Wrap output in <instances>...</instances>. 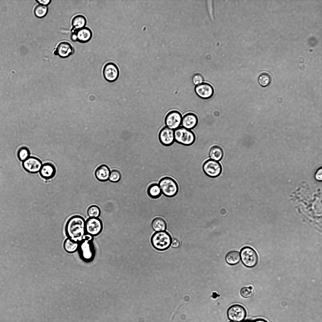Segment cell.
Segmentation results:
<instances>
[{
	"mask_svg": "<svg viewBox=\"0 0 322 322\" xmlns=\"http://www.w3.org/2000/svg\"><path fill=\"white\" fill-rule=\"evenodd\" d=\"M42 163L38 158L30 156L22 162V166L24 169L28 173L36 174L39 172Z\"/></svg>",
	"mask_w": 322,
	"mask_h": 322,
	"instance_id": "cell-11",
	"label": "cell"
},
{
	"mask_svg": "<svg viewBox=\"0 0 322 322\" xmlns=\"http://www.w3.org/2000/svg\"><path fill=\"white\" fill-rule=\"evenodd\" d=\"M121 178V174L119 171L117 170L114 169L111 172L109 179L110 181L114 182H118Z\"/></svg>",
	"mask_w": 322,
	"mask_h": 322,
	"instance_id": "cell-31",
	"label": "cell"
},
{
	"mask_svg": "<svg viewBox=\"0 0 322 322\" xmlns=\"http://www.w3.org/2000/svg\"><path fill=\"white\" fill-rule=\"evenodd\" d=\"M240 255L242 263L247 267H253L258 263V254L251 247H246L242 248Z\"/></svg>",
	"mask_w": 322,
	"mask_h": 322,
	"instance_id": "cell-6",
	"label": "cell"
},
{
	"mask_svg": "<svg viewBox=\"0 0 322 322\" xmlns=\"http://www.w3.org/2000/svg\"><path fill=\"white\" fill-rule=\"evenodd\" d=\"M271 78L270 75L268 73H261L258 78V82L262 87H265L268 86L271 82Z\"/></svg>",
	"mask_w": 322,
	"mask_h": 322,
	"instance_id": "cell-29",
	"label": "cell"
},
{
	"mask_svg": "<svg viewBox=\"0 0 322 322\" xmlns=\"http://www.w3.org/2000/svg\"><path fill=\"white\" fill-rule=\"evenodd\" d=\"M158 184L162 193L165 196L172 197L175 196L179 191V186L176 181L172 178L164 176L159 180Z\"/></svg>",
	"mask_w": 322,
	"mask_h": 322,
	"instance_id": "cell-4",
	"label": "cell"
},
{
	"mask_svg": "<svg viewBox=\"0 0 322 322\" xmlns=\"http://www.w3.org/2000/svg\"><path fill=\"white\" fill-rule=\"evenodd\" d=\"M104 78L109 82L116 80L119 75V70L117 66L113 62H108L104 66L103 69Z\"/></svg>",
	"mask_w": 322,
	"mask_h": 322,
	"instance_id": "cell-12",
	"label": "cell"
},
{
	"mask_svg": "<svg viewBox=\"0 0 322 322\" xmlns=\"http://www.w3.org/2000/svg\"><path fill=\"white\" fill-rule=\"evenodd\" d=\"M158 138L160 143L164 146L172 145L175 142L174 130L166 126L164 127L159 132Z\"/></svg>",
	"mask_w": 322,
	"mask_h": 322,
	"instance_id": "cell-13",
	"label": "cell"
},
{
	"mask_svg": "<svg viewBox=\"0 0 322 322\" xmlns=\"http://www.w3.org/2000/svg\"><path fill=\"white\" fill-rule=\"evenodd\" d=\"M151 225L153 229L156 232L165 231L167 227L165 220L160 217L154 218L152 221Z\"/></svg>",
	"mask_w": 322,
	"mask_h": 322,
	"instance_id": "cell-21",
	"label": "cell"
},
{
	"mask_svg": "<svg viewBox=\"0 0 322 322\" xmlns=\"http://www.w3.org/2000/svg\"><path fill=\"white\" fill-rule=\"evenodd\" d=\"M244 322H251L250 321H245Z\"/></svg>",
	"mask_w": 322,
	"mask_h": 322,
	"instance_id": "cell-39",
	"label": "cell"
},
{
	"mask_svg": "<svg viewBox=\"0 0 322 322\" xmlns=\"http://www.w3.org/2000/svg\"><path fill=\"white\" fill-rule=\"evenodd\" d=\"M36 2H37L38 3H39V4H42V5H47L49 4L51 2V0H36Z\"/></svg>",
	"mask_w": 322,
	"mask_h": 322,
	"instance_id": "cell-36",
	"label": "cell"
},
{
	"mask_svg": "<svg viewBox=\"0 0 322 322\" xmlns=\"http://www.w3.org/2000/svg\"><path fill=\"white\" fill-rule=\"evenodd\" d=\"M197 95L203 99H208L213 95L214 90L212 86L207 83H202L197 85L195 88Z\"/></svg>",
	"mask_w": 322,
	"mask_h": 322,
	"instance_id": "cell-15",
	"label": "cell"
},
{
	"mask_svg": "<svg viewBox=\"0 0 322 322\" xmlns=\"http://www.w3.org/2000/svg\"><path fill=\"white\" fill-rule=\"evenodd\" d=\"M93 239V237L86 234L79 242L78 251L80 258L84 261H89L95 256Z\"/></svg>",
	"mask_w": 322,
	"mask_h": 322,
	"instance_id": "cell-2",
	"label": "cell"
},
{
	"mask_svg": "<svg viewBox=\"0 0 322 322\" xmlns=\"http://www.w3.org/2000/svg\"><path fill=\"white\" fill-rule=\"evenodd\" d=\"M172 239L170 234L167 231H157L151 236V242L155 249L164 251L168 249L171 246Z\"/></svg>",
	"mask_w": 322,
	"mask_h": 322,
	"instance_id": "cell-3",
	"label": "cell"
},
{
	"mask_svg": "<svg viewBox=\"0 0 322 322\" xmlns=\"http://www.w3.org/2000/svg\"><path fill=\"white\" fill-rule=\"evenodd\" d=\"M86 17L81 14H78L72 19L71 24L73 31H76L85 27L86 24Z\"/></svg>",
	"mask_w": 322,
	"mask_h": 322,
	"instance_id": "cell-20",
	"label": "cell"
},
{
	"mask_svg": "<svg viewBox=\"0 0 322 322\" xmlns=\"http://www.w3.org/2000/svg\"><path fill=\"white\" fill-rule=\"evenodd\" d=\"M17 155L19 160L22 162L30 156V150L26 147H22L18 149Z\"/></svg>",
	"mask_w": 322,
	"mask_h": 322,
	"instance_id": "cell-27",
	"label": "cell"
},
{
	"mask_svg": "<svg viewBox=\"0 0 322 322\" xmlns=\"http://www.w3.org/2000/svg\"><path fill=\"white\" fill-rule=\"evenodd\" d=\"M182 305V304H180L179 305H178V306L175 309V311L171 315V318L172 319H173L174 318L175 314H176V313H177L178 312L179 310L180 309Z\"/></svg>",
	"mask_w": 322,
	"mask_h": 322,
	"instance_id": "cell-35",
	"label": "cell"
},
{
	"mask_svg": "<svg viewBox=\"0 0 322 322\" xmlns=\"http://www.w3.org/2000/svg\"><path fill=\"white\" fill-rule=\"evenodd\" d=\"M203 169L205 174L211 178L219 176L222 171V167L220 163L211 159L204 162L203 166Z\"/></svg>",
	"mask_w": 322,
	"mask_h": 322,
	"instance_id": "cell-8",
	"label": "cell"
},
{
	"mask_svg": "<svg viewBox=\"0 0 322 322\" xmlns=\"http://www.w3.org/2000/svg\"><path fill=\"white\" fill-rule=\"evenodd\" d=\"M252 322H268L266 320L262 318H258L253 320Z\"/></svg>",
	"mask_w": 322,
	"mask_h": 322,
	"instance_id": "cell-38",
	"label": "cell"
},
{
	"mask_svg": "<svg viewBox=\"0 0 322 322\" xmlns=\"http://www.w3.org/2000/svg\"><path fill=\"white\" fill-rule=\"evenodd\" d=\"M79 244V242L75 241L67 237L64 241L63 247L67 252L73 253L78 251Z\"/></svg>",
	"mask_w": 322,
	"mask_h": 322,
	"instance_id": "cell-22",
	"label": "cell"
},
{
	"mask_svg": "<svg viewBox=\"0 0 322 322\" xmlns=\"http://www.w3.org/2000/svg\"><path fill=\"white\" fill-rule=\"evenodd\" d=\"M77 36V41L81 43H85L89 41L92 36L91 30L87 27L75 31Z\"/></svg>",
	"mask_w": 322,
	"mask_h": 322,
	"instance_id": "cell-18",
	"label": "cell"
},
{
	"mask_svg": "<svg viewBox=\"0 0 322 322\" xmlns=\"http://www.w3.org/2000/svg\"><path fill=\"white\" fill-rule=\"evenodd\" d=\"M224 152L220 146L215 145L212 147L209 152V156L212 159L216 161H220L223 158Z\"/></svg>",
	"mask_w": 322,
	"mask_h": 322,
	"instance_id": "cell-23",
	"label": "cell"
},
{
	"mask_svg": "<svg viewBox=\"0 0 322 322\" xmlns=\"http://www.w3.org/2000/svg\"><path fill=\"white\" fill-rule=\"evenodd\" d=\"M74 48L71 43L68 42L62 41L58 44L53 53L61 58H65L72 54Z\"/></svg>",
	"mask_w": 322,
	"mask_h": 322,
	"instance_id": "cell-14",
	"label": "cell"
},
{
	"mask_svg": "<svg viewBox=\"0 0 322 322\" xmlns=\"http://www.w3.org/2000/svg\"><path fill=\"white\" fill-rule=\"evenodd\" d=\"M174 136L175 142L184 146L191 145L196 140L194 133L190 130L182 126L174 130Z\"/></svg>",
	"mask_w": 322,
	"mask_h": 322,
	"instance_id": "cell-5",
	"label": "cell"
},
{
	"mask_svg": "<svg viewBox=\"0 0 322 322\" xmlns=\"http://www.w3.org/2000/svg\"><path fill=\"white\" fill-rule=\"evenodd\" d=\"M204 80L203 76L199 73L194 74L192 77L193 83L195 85H197L202 83Z\"/></svg>",
	"mask_w": 322,
	"mask_h": 322,
	"instance_id": "cell-32",
	"label": "cell"
},
{
	"mask_svg": "<svg viewBox=\"0 0 322 322\" xmlns=\"http://www.w3.org/2000/svg\"><path fill=\"white\" fill-rule=\"evenodd\" d=\"M181 242L180 239L177 237H174L172 239L171 246L173 248H178L181 245Z\"/></svg>",
	"mask_w": 322,
	"mask_h": 322,
	"instance_id": "cell-33",
	"label": "cell"
},
{
	"mask_svg": "<svg viewBox=\"0 0 322 322\" xmlns=\"http://www.w3.org/2000/svg\"><path fill=\"white\" fill-rule=\"evenodd\" d=\"M246 311L244 308L239 304H234L230 306L227 311L228 318L235 322H241L245 318Z\"/></svg>",
	"mask_w": 322,
	"mask_h": 322,
	"instance_id": "cell-9",
	"label": "cell"
},
{
	"mask_svg": "<svg viewBox=\"0 0 322 322\" xmlns=\"http://www.w3.org/2000/svg\"><path fill=\"white\" fill-rule=\"evenodd\" d=\"M86 233L93 237L99 235L103 229V224L99 218H89L85 222Z\"/></svg>",
	"mask_w": 322,
	"mask_h": 322,
	"instance_id": "cell-7",
	"label": "cell"
},
{
	"mask_svg": "<svg viewBox=\"0 0 322 322\" xmlns=\"http://www.w3.org/2000/svg\"><path fill=\"white\" fill-rule=\"evenodd\" d=\"M110 173L108 167L106 165L103 164L96 169L95 172V175L99 180L105 181L108 180Z\"/></svg>",
	"mask_w": 322,
	"mask_h": 322,
	"instance_id": "cell-19",
	"label": "cell"
},
{
	"mask_svg": "<svg viewBox=\"0 0 322 322\" xmlns=\"http://www.w3.org/2000/svg\"><path fill=\"white\" fill-rule=\"evenodd\" d=\"M242 296L246 298L252 297L254 294V291L252 286H245L242 287L240 291Z\"/></svg>",
	"mask_w": 322,
	"mask_h": 322,
	"instance_id": "cell-30",
	"label": "cell"
},
{
	"mask_svg": "<svg viewBox=\"0 0 322 322\" xmlns=\"http://www.w3.org/2000/svg\"><path fill=\"white\" fill-rule=\"evenodd\" d=\"M240 255L238 251H233L229 252L226 255L225 260L226 262L231 265L237 264L240 259Z\"/></svg>",
	"mask_w": 322,
	"mask_h": 322,
	"instance_id": "cell-25",
	"label": "cell"
},
{
	"mask_svg": "<svg viewBox=\"0 0 322 322\" xmlns=\"http://www.w3.org/2000/svg\"><path fill=\"white\" fill-rule=\"evenodd\" d=\"M48 8L47 5L39 4L36 5L34 9L35 15L37 17L41 18L44 17L48 12Z\"/></svg>",
	"mask_w": 322,
	"mask_h": 322,
	"instance_id": "cell-26",
	"label": "cell"
},
{
	"mask_svg": "<svg viewBox=\"0 0 322 322\" xmlns=\"http://www.w3.org/2000/svg\"><path fill=\"white\" fill-rule=\"evenodd\" d=\"M322 171L321 169L318 170L315 175V177L318 180H322Z\"/></svg>",
	"mask_w": 322,
	"mask_h": 322,
	"instance_id": "cell-34",
	"label": "cell"
},
{
	"mask_svg": "<svg viewBox=\"0 0 322 322\" xmlns=\"http://www.w3.org/2000/svg\"><path fill=\"white\" fill-rule=\"evenodd\" d=\"M101 213L100 208L95 205L90 206L87 210V214L89 218H99Z\"/></svg>",
	"mask_w": 322,
	"mask_h": 322,
	"instance_id": "cell-28",
	"label": "cell"
},
{
	"mask_svg": "<svg viewBox=\"0 0 322 322\" xmlns=\"http://www.w3.org/2000/svg\"><path fill=\"white\" fill-rule=\"evenodd\" d=\"M70 38L71 40L74 42L77 41V36L75 31H73L70 35Z\"/></svg>",
	"mask_w": 322,
	"mask_h": 322,
	"instance_id": "cell-37",
	"label": "cell"
},
{
	"mask_svg": "<svg viewBox=\"0 0 322 322\" xmlns=\"http://www.w3.org/2000/svg\"><path fill=\"white\" fill-rule=\"evenodd\" d=\"M86 220L81 216L75 215L67 220L65 230L68 238L77 242H80L86 234Z\"/></svg>",
	"mask_w": 322,
	"mask_h": 322,
	"instance_id": "cell-1",
	"label": "cell"
},
{
	"mask_svg": "<svg viewBox=\"0 0 322 322\" xmlns=\"http://www.w3.org/2000/svg\"><path fill=\"white\" fill-rule=\"evenodd\" d=\"M55 166L50 163L43 164L39 171L41 176L44 179L48 180L53 178L56 174Z\"/></svg>",
	"mask_w": 322,
	"mask_h": 322,
	"instance_id": "cell-16",
	"label": "cell"
},
{
	"mask_svg": "<svg viewBox=\"0 0 322 322\" xmlns=\"http://www.w3.org/2000/svg\"><path fill=\"white\" fill-rule=\"evenodd\" d=\"M182 116L181 113L176 110L169 112L165 118L166 126L174 130L177 129L181 125Z\"/></svg>",
	"mask_w": 322,
	"mask_h": 322,
	"instance_id": "cell-10",
	"label": "cell"
},
{
	"mask_svg": "<svg viewBox=\"0 0 322 322\" xmlns=\"http://www.w3.org/2000/svg\"><path fill=\"white\" fill-rule=\"evenodd\" d=\"M229 322H234V321H230Z\"/></svg>",
	"mask_w": 322,
	"mask_h": 322,
	"instance_id": "cell-40",
	"label": "cell"
},
{
	"mask_svg": "<svg viewBox=\"0 0 322 322\" xmlns=\"http://www.w3.org/2000/svg\"><path fill=\"white\" fill-rule=\"evenodd\" d=\"M197 123L198 119L196 115L192 113H189L183 117L181 125L182 127L191 130L195 127Z\"/></svg>",
	"mask_w": 322,
	"mask_h": 322,
	"instance_id": "cell-17",
	"label": "cell"
},
{
	"mask_svg": "<svg viewBox=\"0 0 322 322\" xmlns=\"http://www.w3.org/2000/svg\"><path fill=\"white\" fill-rule=\"evenodd\" d=\"M147 192L148 196L151 198L154 199L160 197L162 193L158 184L156 183H153L150 185L147 188Z\"/></svg>",
	"mask_w": 322,
	"mask_h": 322,
	"instance_id": "cell-24",
	"label": "cell"
}]
</instances>
